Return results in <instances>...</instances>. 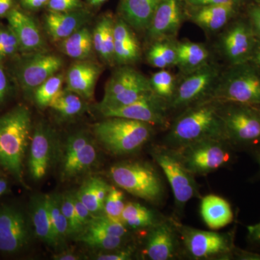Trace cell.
<instances>
[{"label": "cell", "instance_id": "6da1fadb", "mask_svg": "<svg viewBox=\"0 0 260 260\" xmlns=\"http://www.w3.org/2000/svg\"><path fill=\"white\" fill-rule=\"evenodd\" d=\"M221 106V102L207 99L184 109L171 124L165 145L177 148L202 140H226L220 114Z\"/></svg>", "mask_w": 260, "mask_h": 260}, {"label": "cell", "instance_id": "7a4b0ae2", "mask_svg": "<svg viewBox=\"0 0 260 260\" xmlns=\"http://www.w3.org/2000/svg\"><path fill=\"white\" fill-rule=\"evenodd\" d=\"M31 129V114L23 106L0 116V166L20 182Z\"/></svg>", "mask_w": 260, "mask_h": 260}, {"label": "cell", "instance_id": "3957f363", "mask_svg": "<svg viewBox=\"0 0 260 260\" xmlns=\"http://www.w3.org/2000/svg\"><path fill=\"white\" fill-rule=\"evenodd\" d=\"M98 141L109 153L126 155L138 151L153 137V126L121 117H107L93 127Z\"/></svg>", "mask_w": 260, "mask_h": 260}, {"label": "cell", "instance_id": "277c9868", "mask_svg": "<svg viewBox=\"0 0 260 260\" xmlns=\"http://www.w3.org/2000/svg\"><path fill=\"white\" fill-rule=\"evenodd\" d=\"M209 99L221 103L260 105V72L251 62L222 71Z\"/></svg>", "mask_w": 260, "mask_h": 260}, {"label": "cell", "instance_id": "5b68a950", "mask_svg": "<svg viewBox=\"0 0 260 260\" xmlns=\"http://www.w3.org/2000/svg\"><path fill=\"white\" fill-rule=\"evenodd\" d=\"M174 223L180 237L182 254L191 259H232L234 257L235 229L225 233L200 230Z\"/></svg>", "mask_w": 260, "mask_h": 260}, {"label": "cell", "instance_id": "8992f818", "mask_svg": "<svg viewBox=\"0 0 260 260\" xmlns=\"http://www.w3.org/2000/svg\"><path fill=\"white\" fill-rule=\"evenodd\" d=\"M109 176L118 187L133 196L155 204L164 200V181L150 164L137 161L117 162L111 167Z\"/></svg>", "mask_w": 260, "mask_h": 260}, {"label": "cell", "instance_id": "52a82bcc", "mask_svg": "<svg viewBox=\"0 0 260 260\" xmlns=\"http://www.w3.org/2000/svg\"><path fill=\"white\" fill-rule=\"evenodd\" d=\"M225 139L233 149L260 148V112L254 106L222 103Z\"/></svg>", "mask_w": 260, "mask_h": 260}, {"label": "cell", "instance_id": "ba28073f", "mask_svg": "<svg viewBox=\"0 0 260 260\" xmlns=\"http://www.w3.org/2000/svg\"><path fill=\"white\" fill-rule=\"evenodd\" d=\"M172 148L195 177L216 172L232 161L233 148L223 139L202 140Z\"/></svg>", "mask_w": 260, "mask_h": 260}, {"label": "cell", "instance_id": "9c48e42d", "mask_svg": "<svg viewBox=\"0 0 260 260\" xmlns=\"http://www.w3.org/2000/svg\"><path fill=\"white\" fill-rule=\"evenodd\" d=\"M150 154L169 181L179 215L184 212L188 202L193 198L201 199L196 177L186 169L174 149L166 145H156Z\"/></svg>", "mask_w": 260, "mask_h": 260}, {"label": "cell", "instance_id": "30bf717a", "mask_svg": "<svg viewBox=\"0 0 260 260\" xmlns=\"http://www.w3.org/2000/svg\"><path fill=\"white\" fill-rule=\"evenodd\" d=\"M153 92L150 80L130 65H121L108 80L98 109L127 105Z\"/></svg>", "mask_w": 260, "mask_h": 260}, {"label": "cell", "instance_id": "8fae6325", "mask_svg": "<svg viewBox=\"0 0 260 260\" xmlns=\"http://www.w3.org/2000/svg\"><path fill=\"white\" fill-rule=\"evenodd\" d=\"M221 73L218 64L209 61L199 69L184 75L182 79L177 82L175 92L169 103V109H184L209 99Z\"/></svg>", "mask_w": 260, "mask_h": 260}, {"label": "cell", "instance_id": "7c38bea8", "mask_svg": "<svg viewBox=\"0 0 260 260\" xmlns=\"http://www.w3.org/2000/svg\"><path fill=\"white\" fill-rule=\"evenodd\" d=\"M64 64L60 56L45 51L27 53L15 70L19 85L26 93H34L36 89L53 75Z\"/></svg>", "mask_w": 260, "mask_h": 260}, {"label": "cell", "instance_id": "4fadbf2b", "mask_svg": "<svg viewBox=\"0 0 260 260\" xmlns=\"http://www.w3.org/2000/svg\"><path fill=\"white\" fill-rule=\"evenodd\" d=\"M257 42L250 22L237 20L220 35L218 49L230 65L249 62Z\"/></svg>", "mask_w": 260, "mask_h": 260}, {"label": "cell", "instance_id": "5bb4252c", "mask_svg": "<svg viewBox=\"0 0 260 260\" xmlns=\"http://www.w3.org/2000/svg\"><path fill=\"white\" fill-rule=\"evenodd\" d=\"M169 109L168 103L151 92L127 105L99 111L105 118H125L153 126H165L168 124Z\"/></svg>", "mask_w": 260, "mask_h": 260}, {"label": "cell", "instance_id": "9a60e30c", "mask_svg": "<svg viewBox=\"0 0 260 260\" xmlns=\"http://www.w3.org/2000/svg\"><path fill=\"white\" fill-rule=\"evenodd\" d=\"M143 254L150 260H172L182 254L179 232L174 220L164 218L149 229Z\"/></svg>", "mask_w": 260, "mask_h": 260}, {"label": "cell", "instance_id": "2e32d148", "mask_svg": "<svg viewBox=\"0 0 260 260\" xmlns=\"http://www.w3.org/2000/svg\"><path fill=\"white\" fill-rule=\"evenodd\" d=\"M30 233L26 217L13 206L0 208V251L15 254L23 249L30 240Z\"/></svg>", "mask_w": 260, "mask_h": 260}, {"label": "cell", "instance_id": "e0dca14e", "mask_svg": "<svg viewBox=\"0 0 260 260\" xmlns=\"http://www.w3.org/2000/svg\"><path fill=\"white\" fill-rule=\"evenodd\" d=\"M182 22L179 0H160L150 22L147 37L152 42L174 39Z\"/></svg>", "mask_w": 260, "mask_h": 260}, {"label": "cell", "instance_id": "ac0fdd59", "mask_svg": "<svg viewBox=\"0 0 260 260\" xmlns=\"http://www.w3.org/2000/svg\"><path fill=\"white\" fill-rule=\"evenodd\" d=\"M29 172L34 180H41L47 175L54 153V139L50 129L39 123L30 140Z\"/></svg>", "mask_w": 260, "mask_h": 260}, {"label": "cell", "instance_id": "d6986e66", "mask_svg": "<svg viewBox=\"0 0 260 260\" xmlns=\"http://www.w3.org/2000/svg\"><path fill=\"white\" fill-rule=\"evenodd\" d=\"M91 14L85 8L69 12L50 11L44 18V27L54 42L64 40L85 26Z\"/></svg>", "mask_w": 260, "mask_h": 260}, {"label": "cell", "instance_id": "ffe728a7", "mask_svg": "<svg viewBox=\"0 0 260 260\" xmlns=\"http://www.w3.org/2000/svg\"><path fill=\"white\" fill-rule=\"evenodd\" d=\"M6 17L8 25L18 38L20 51L30 53L44 49V38L32 17L15 8Z\"/></svg>", "mask_w": 260, "mask_h": 260}, {"label": "cell", "instance_id": "44dd1931", "mask_svg": "<svg viewBox=\"0 0 260 260\" xmlns=\"http://www.w3.org/2000/svg\"><path fill=\"white\" fill-rule=\"evenodd\" d=\"M102 68L90 61L78 60L70 66L67 73L66 88L79 95L83 99L93 96L94 89Z\"/></svg>", "mask_w": 260, "mask_h": 260}, {"label": "cell", "instance_id": "7402d4cb", "mask_svg": "<svg viewBox=\"0 0 260 260\" xmlns=\"http://www.w3.org/2000/svg\"><path fill=\"white\" fill-rule=\"evenodd\" d=\"M114 61L119 65H131L140 59L139 42L133 28L119 18L114 21Z\"/></svg>", "mask_w": 260, "mask_h": 260}, {"label": "cell", "instance_id": "603a6c76", "mask_svg": "<svg viewBox=\"0 0 260 260\" xmlns=\"http://www.w3.org/2000/svg\"><path fill=\"white\" fill-rule=\"evenodd\" d=\"M98 150L90 140L85 145L73 143L65 149L62 177L70 179L87 172L95 164Z\"/></svg>", "mask_w": 260, "mask_h": 260}, {"label": "cell", "instance_id": "cb8c5ba5", "mask_svg": "<svg viewBox=\"0 0 260 260\" xmlns=\"http://www.w3.org/2000/svg\"><path fill=\"white\" fill-rule=\"evenodd\" d=\"M239 5H208L195 8L190 20L205 31L214 34L226 26L237 12Z\"/></svg>", "mask_w": 260, "mask_h": 260}, {"label": "cell", "instance_id": "d4e9b609", "mask_svg": "<svg viewBox=\"0 0 260 260\" xmlns=\"http://www.w3.org/2000/svg\"><path fill=\"white\" fill-rule=\"evenodd\" d=\"M200 214L205 225L212 230L227 226L234 218L230 203L215 194L207 195L201 198Z\"/></svg>", "mask_w": 260, "mask_h": 260}, {"label": "cell", "instance_id": "484cf974", "mask_svg": "<svg viewBox=\"0 0 260 260\" xmlns=\"http://www.w3.org/2000/svg\"><path fill=\"white\" fill-rule=\"evenodd\" d=\"M160 0H122L119 13L132 28L138 31L148 30Z\"/></svg>", "mask_w": 260, "mask_h": 260}, {"label": "cell", "instance_id": "4316f807", "mask_svg": "<svg viewBox=\"0 0 260 260\" xmlns=\"http://www.w3.org/2000/svg\"><path fill=\"white\" fill-rule=\"evenodd\" d=\"M177 64L183 75L189 74L210 61V51L203 44L177 42Z\"/></svg>", "mask_w": 260, "mask_h": 260}, {"label": "cell", "instance_id": "83f0119b", "mask_svg": "<svg viewBox=\"0 0 260 260\" xmlns=\"http://www.w3.org/2000/svg\"><path fill=\"white\" fill-rule=\"evenodd\" d=\"M30 218L36 235L39 239L51 246L59 245L51 227L47 207V195H39L32 200Z\"/></svg>", "mask_w": 260, "mask_h": 260}, {"label": "cell", "instance_id": "f1b7e54d", "mask_svg": "<svg viewBox=\"0 0 260 260\" xmlns=\"http://www.w3.org/2000/svg\"><path fill=\"white\" fill-rule=\"evenodd\" d=\"M114 18L111 15L103 17L93 32V48L103 60L114 62Z\"/></svg>", "mask_w": 260, "mask_h": 260}, {"label": "cell", "instance_id": "f546056e", "mask_svg": "<svg viewBox=\"0 0 260 260\" xmlns=\"http://www.w3.org/2000/svg\"><path fill=\"white\" fill-rule=\"evenodd\" d=\"M111 186L100 178H90L75 192L90 213L96 214L104 210V203Z\"/></svg>", "mask_w": 260, "mask_h": 260}, {"label": "cell", "instance_id": "4dcf8cb0", "mask_svg": "<svg viewBox=\"0 0 260 260\" xmlns=\"http://www.w3.org/2000/svg\"><path fill=\"white\" fill-rule=\"evenodd\" d=\"M162 217H158L153 210L135 202L125 203L121 222L127 229H143L153 227L160 222Z\"/></svg>", "mask_w": 260, "mask_h": 260}, {"label": "cell", "instance_id": "1f68e13d", "mask_svg": "<svg viewBox=\"0 0 260 260\" xmlns=\"http://www.w3.org/2000/svg\"><path fill=\"white\" fill-rule=\"evenodd\" d=\"M61 49L73 59L84 60L91 54L93 48V32L84 26L61 41Z\"/></svg>", "mask_w": 260, "mask_h": 260}, {"label": "cell", "instance_id": "d6a6232c", "mask_svg": "<svg viewBox=\"0 0 260 260\" xmlns=\"http://www.w3.org/2000/svg\"><path fill=\"white\" fill-rule=\"evenodd\" d=\"M147 60L152 67L158 69H167L177 66V42L174 39L155 41L149 48Z\"/></svg>", "mask_w": 260, "mask_h": 260}, {"label": "cell", "instance_id": "836d02e7", "mask_svg": "<svg viewBox=\"0 0 260 260\" xmlns=\"http://www.w3.org/2000/svg\"><path fill=\"white\" fill-rule=\"evenodd\" d=\"M83 99L68 89H61L52 99L49 107L62 118L74 117L81 114L85 109Z\"/></svg>", "mask_w": 260, "mask_h": 260}, {"label": "cell", "instance_id": "e575fe53", "mask_svg": "<svg viewBox=\"0 0 260 260\" xmlns=\"http://www.w3.org/2000/svg\"><path fill=\"white\" fill-rule=\"evenodd\" d=\"M78 240L90 247L107 251L123 247L126 239L125 237L113 236L102 231L85 227L78 234Z\"/></svg>", "mask_w": 260, "mask_h": 260}, {"label": "cell", "instance_id": "d590c367", "mask_svg": "<svg viewBox=\"0 0 260 260\" xmlns=\"http://www.w3.org/2000/svg\"><path fill=\"white\" fill-rule=\"evenodd\" d=\"M47 201L51 227L56 242L59 244L70 235L69 224L61 212L60 196L47 195Z\"/></svg>", "mask_w": 260, "mask_h": 260}, {"label": "cell", "instance_id": "8d00e7d4", "mask_svg": "<svg viewBox=\"0 0 260 260\" xmlns=\"http://www.w3.org/2000/svg\"><path fill=\"white\" fill-rule=\"evenodd\" d=\"M149 80L153 93L166 101L169 106L177 85V80L174 75L167 69H160L154 73Z\"/></svg>", "mask_w": 260, "mask_h": 260}, {"label": "cell", "instance_id": "74e56055", "mask_svg": "<svg viewBox=\"0 0 260 260\" xmlns=\"http://www.w3.org/2000/svg\"><path fill=\"white\" fill-rule=\"evenodd\" d=\"M64 80V75L56 73L36 89L34 95L38 107H49L52 99L61 90Z\"/></svg>", "mask_w": 260, "mask_h": 260}, {"label": "cell", "instance_id": "f35d334b", "mask_svg": "<svg viewBox=\"0 0 260 260\" xmlns=\"http://www.w3.org/2000/svg\"><path fill=\"white\" fill-rule=\"evenodd\" d=\"M124 196L122 191L114 186H111L104 203V215L116 222H121V214L125 206Z\"/></svg>", "mask_w": 260, "mask_h": 260}, {"label": "cell", "instance_id": "ab89813d", "mask_svg": "<svg viewBox=\"0 0 260 260\" xmlns=\"http://www.w3.org/2000/svg\"><path fill=\"white\" fill-rule=\"evenodd\" d=\"M20 51L18 38L9 25L0 24V61L12 57Z\"/></svg>", "mask_w": 260, "mask_h": 260}, {"label": "cell", "instance_id": "60d3db41", "mask_svg": "<svg viewBox=\"0 0 260 260\" xmlns=\"http://www.w3.org/2000/svg\"><path fill=\"white\" fill-rule=\"evenodd\" d=\"M85 227L102 231L113 236L126 237L128 234L127 228L122 223L111 220L105 215L93 216Z\"/></svg>", "mask_w": 260, "mask_h": 260}, {"label": "cell", "instance_id": "b9f144b4", "mask_svg": "<svg viewBox=\"0 0 260 260\" xmlns=\"http://www.w3.org/2000/svg\"><path fill=\"white\" fill-rule=\"evenodd\" d=\"M61 210L69 224L70 235L79 234L83 231L75 211L73 193H65L60 196Z\"/></svg>", "mask_w": 260, "mask_h": 260}, {"label": "cell", "instance_id": "7bdbcfd3", "mask_svg": "<svg viewBox=\"0 0 260 260\" xmlns=\"http://www.w3.org/2000/svg\"><path fill=\"white\" fill-rule=\"evenodd\" d=\"M108 252L97 254L94 259L98 260H129L133 259L135 249L133 247H121Z\"/></svg>", "mask_w": 260, "mask_h": 260}, {"label": "cell", "instance_id": "ee69618b", "mask_svg": "<svg viewBox=\"0 0 260 260\" xmlns=\"http://www.w3.org/2000/svg\"><path fill=\"white\" fill-rule=\"evenodd\" d=\"M48 9L54 12H69L83 8L80 0H49Z\"/></svg>", "mask_w": 260, "mask_h": 260}, {"label": "cell", "instance_id": "f6af8a7d", "mask_svg": "<svg viewBox=\"0 0 260 260\" xmlns=\"http://www.w3.org/2000/svg\"><path fill=\"white\" fill-rule=\"evenodd\" d=\"M73 200H74L75 211H76L78 221L83 230L84 228L88 225L90 220L93 218V214L90 213V210L80 201L75 193L73 194Z\"/></svg>", "mask_w": 260, "mask_h": 260}, {"label": "cell", "instance_id": "bcb514c9", "mask_svg": "<svg viewBox=\"0 0 260 260\" xmlns=\"http://www.w3.org/2000/svg\"><path fill=\"white\" fill-rule=\"evenodd\" d=\"M10 90V84L8 75L2 64V61H0V104L6 100L9 95Z\"/></svg>", "mask_w": 260, "mask_h": 260}, {"label": "cell", "instance_id": "7dc6e473", "mask_svg": "<svg viewBox=\"0 0 260 260\" xmlns=\"http://www.w3.org/2000/svg\"><path fill=\"white\" fill-rule=\"evenodd\" d=\"M186 3L193 8L208 6V5L237 4L239 5L241 0H185Z\"/></svg>", "mask_w": 260, "mask_h": 260}, {"label": "cell", "instance_id": "c3c4849f", "mask_svg": "<svg viewBox=\"0 0 260 260\" xmlns=\"http://www.w3.org/2000/svg\"><path fill=\"white\" fill-rule=\"evenodd\" d=\"M249 18L257 39H260V5L251 7L249 10Z\"/></svg>", "mask_w": 260, "mask_h": 260}, {"label": "cell", "instance_id": "681fc988", "mask_svg": "<svg viewBox=\"0 0 260 260\" xmlns=\"http://www.w3.org/2000/svg\"><path fill=\"white\" fill-rule=\"evenodd\" d=\"M246 229L249 242L254 245L260 246V221L254 225H248Z\"/></svg>", "mask_w": 260, "mask_h": 260}, {"label": "cell", "instance_id": "f907efd6", "mask_svg": "<svg viewBox=\"0 0 260 260\" xmlns=\"http://www.w3.org/2000/svg\"><path fill=\"white\" fill-rule=\"evenodd\" d=\"M234 259L239 260H260V254L259 253L244 250V249L237 247L235 251H234Z\"/></svg>", "mask_w": 260, "mask_h": 260}, {"label": "cell", "instance_id": "816d5d0a", "mask_svg": "<svg viewBox=\"0 0 260 260\" xmlns=\"http://www.w3.org/2000/svg\"><path fill=\"white\" fill-rule=\"evenodd\" d=\"M24 8L27 10H39L47 5L49 0H20Z\"/></svg>", "mask_w": 260, "mask_h": 260}, {"label": "cell", "instance_id": "f5cc1de1", "mask_svg": "<svg viewBox=\"0 0 260 260\" xmlns=\"http://www.w3.org/2000/svg\"><path fill=\"white\" fill-rule=\"evenodd\" d=\"M251 64L259 70L260 72V39H257V42L253 51L252 56H251V60L249 61Z\"/></svg>", "mask_w": 260, "mask_h": 260}, {"label": "cell", "instance_id": "db71d44e", "mask_svg": "<svg viewBox=\"0 0 260 260\" xmlns=\"http://www.w3.org/2000/svg\"><path fill=\"white\" fill-rule=\"evenodd\" d=\"M14 0H0V17L7 16L11 11Z\"/></svg>", "mask_w": 260, "mask_h": 260}, {"label": "cell", "instance_id": "11a10c76", "mask_svg": "<svg viewBox=\"0 0 260 260\" xmlns=\"http://www.w3.org/2000/svg\"><path fill=\"white\" fill-rule=\"evenodd\" d=\"M54 259L57 260H78L80 259L79 256L77 254H73L71 252L61 253L54 256Z\"/></svg>", "mask_w": 260, "mask_h": 260}, {"label": "cell", "instance_id": "9f6ffc18", "mask_svg": "<svg viewBox=\"0 0 260 260\" xmlns=\"http://www.w3.org/2000/svg\"><path fill=\"white\" fill-rule=\"evenodd\" d=\"M8 189V181L0 178V196L5 194Z\"/></svg>", "mask_w": 260, "mask_h": 260}, {"label": "cell", "instance_id": "6f0895ef", "mask_svg": "<svg viewBox=\"0 0 260 260\" xmlns=\"http://www.w3.org/2000/svg\"><path fill=\"white\" fill-rule=\"evenodd\" d=\"M106 1H107V0H88L89 3H90V5H94V6L102 5V3H104V2Z\"/></svg>", "mask_w": 260, "mask_h": 260}, {"label": "cell", "instance_id": "680465c9", "mask_svg": "<svg viewBox=\"0 0 260 260\" xmlns=\"http://www.w3.org/2000/svg\"><path fill=\"white\" fill-rule=\"evenodd\" d=\"M256 161L258 162V165H259L260 172V148L256 150Z\"/></svg>", "mask_w": 260, "mask_h": 260}, {"label": "cell", "instance_id": "91938a15", "mask_svg": "<svg viewBox=\"0 0 260 260\" xmlns=\"http://www.w3.org/2000/svg\"><path fill=\"white\" fill-rule=\"evenodd\" d=\"M256 108H257L258 109H259V111L260 112V105L259 106H256V107H255Z\"/></svg>", "mask_w": 260, "mask_h": 260}, {"label": "cell", "instance_id": "94428289", "mask_svg": "<svg viewBox=\"0 0 260 260\" xmlns=\"http://www.w3.org/2000/svg\"><path fill=\"white\" fill-rule=\"evenodd\" d=\"M257 4L260 5V0H257Z\"/></svg>", "mask_w": 260, "mask_h": 260}]
</instances>
